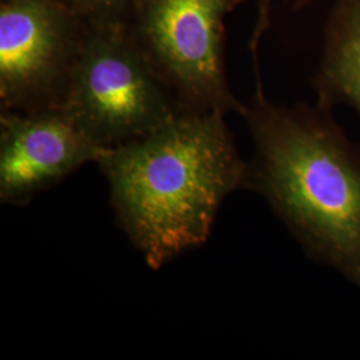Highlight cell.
<instances>
[{"mask_svg": "<svg viewBox=\"0 0 360 360\" xmlns=\"http://www.w3.org/2000/svg\"><path fill=\"white\" fill-rule=\"evenodd\" d=\"M224 116L179 112L96 162L116 221L153 270L205 245L224 199L248 190L250 165Z\"/></svg>", "mask_w": 360, "mask_h": 360, "instance_id": "cell-1", "label": "cell"}, {"mask_svg": "<svg viewBox=\"0 0 360 360\" xmlns=\"http://www.w3.org/2000/svg\"><path fill=\"white\" fill-rule=\"evenodd\" d=\"M331 111L272 103L257 80L243 115L255 147L248 190L309 259L360 288V143L348 139Z\"/></svg>", "mask_w": 360, "mask_h": 360, "instance_id": "cell-2", "label": "cell"}, {"mask_svg": "<svg viewBox=\"0 0 360 360\" xmlns=\"http://www.w3.org/2000/svg\"><path fill=\"white\" fill-rule=\"evenodd\" d=\"M104 150L135 141L179 114L126 26H87L62 105Z\"/></svg>", "mask_w": 360, "mask_h": 360, "instance_id": "cell-3", "label": "cell"}, {"mask_svg": "<svg viewBox=\"0 0 360 360\" xmlns=\"http://www.w3.org/2000/svg\"><path fill=\"white\" fill-rule=\"evenodd\" d=\"M243 0H139L126 28L179 112H236L224 63V18Z\"/></svg>", "mask_w": 360, "mask_h": 360, "instance_id": "cell-4", "label": "cell"}, {"mask_svg": "<svg viewBox=\"0 0 360 360\" xmlns=\"http://www.w3.org/2000/svg\"><path fill=\"white\" fill-rule=\"evenodd\" d=\"M86 31L59 0H1L0 111L62 107Z\"/></svg>", "mask_w": 360, "mask_h": 360, "instance_id": "cell-5", "label": "cell"}, {"mask_svg": "<svg viewBox=\"0 0 360 360\" xmlns=\"http://www.w3.org/2000/svg\"><path fill=\"white\" fill-rule=\"evenodd\" d=\"M104 151L63 107L0 111V202L27 206Z\"/></svg>", "mask_w": 360, "mask_h": 360, "instance_id": "cell-6", "label": "cell"}, {"mask_svg": "<svg viewBox=\"0 0 360 360\" xmlns=\"http://www.w3.org/2000/svg\"><path fill=\"white\" fill-rule=\"evenodd\" d=\"M312 86L318 104L330 110L346 104L360 116V0L336 1Z\"/></svg>", "mask_w": 360, "mask_h": 360, "instance_id": "cell-7", "label": "cell"}, {"mask_svg": "<svg viewBox=\"0 0 360 360\" xmlns=\"http://www.w3.org/2000/svg\"><path fill=\"white\" fill-rule=\"evenodd\" d=\"M87 26H126L139 0H59Z\"/></svg>", "mask_w": 360, "mask_h": 360, "instance_id": "cell-8", "label": "cell"}, {"mask_svg": "<svg viewBox=\"0 0 360 360\" xmlns=\"http://www.w3.org/2000/svg\"><path fill=\"white\" fill-rule=\"evenodd\" d=\"M309 0H300V4H304ZM271 0H259L257 4V27H255V32H254V38L251 40V50L255 58V67H257V46L259 39L262 38V35L264 34L266 28L270 23V18H269V11H270Z\"/></svg>", "mask_w": 360, "mask_h": 360, "instance_id": "cell-9", "label": "cell"}]
</instances>
